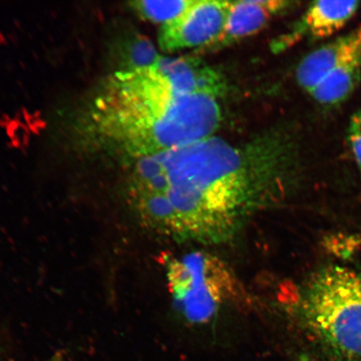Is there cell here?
<instances>
[{"label": "cell", "mask_w": 361, "mask_h": 361, "mask_svg": "<svg viewBox=\"0 0 361 361\" xmlns=\"http://www.w3.org/2000/svg\"><path fill=\"white\" fill-rule=\"evenodd\" d=\"M219 137L138 158L130 201L144 226L173 242L233 240L257 214L287 196L290 161Z\"/></svg>", "instance_id": "obj_1"}, {"label": "cell", "mask_w": 361, "mask_h": 361, "mask_svg": "<svg viewBox=\"0 0 361 361\" xmlns=\"http://www.w3.org/2000/svg\"><path fill=\"white\" fill-rule=\"evenodd\" d=\"M114 87L109 124L137 159L213 137L219 128L218 97L178 93L151 68L121 71Z\"/></svg>", "instance_id": "obj_2"}, {"label": "cell", "mask_w": 361, "mask_h": 361, "mask_svg": "<svg viewBox=\"0 0 361 361\" xmlns=\"http://www.w3.org/2000/svg\"><path fill=\"white\" fill-rule=\"evenodd\" d=\"M309 361H361V267L327 265L311 275L299 301Z\"/></svg>", "instance_id": "obj_3"}, {"label": "cell", "mask_w": 361, "mask_h": 361, "mask_svg": "<svg viewBox=\"0 0 361 361\" xmlns=\"http://www.w3.org/2000/svg\"><path fill=\"white\" fill-rule=\"evenodd\" d=\"M166 279L176 308L188 322L205 324L237 293L231 269L218 257L196 250L166 262Z\"/></svg>", "instance_id": "obj_4"}, {"label": "cell", "mask_w": 361, "mask_h": 361, "mask_svg": "<svg viewBox=\"0 0 361 361\" xmlns=\"http://www.w3.org/2000/svg\"><path fill=\"white\" fill-rule=\"evenodd\" d=\"M231 4L218 0H195L178 19L161 26L159 44L162 51L174 52L219 42Z\"/></svg>", "instance_id": "obj_5"}, {"label": "cell", "mask_w": 361, "mask_h": 361, "mask_svg": "<svg viewBox=\"0 0 361 361\" xmlns=\"http://www.w3.org/2000/svg\"><path fill=\"white\" fill-rule=\"evenodd\" d=\"M150 67L178 93L218 97L223 92L224 84L220 76L200 59L160 56Z\"/></svg>", "instance_id": "obj_6"}, {"label": "cell", "mask_w": 361, "mask_h": 361, "mask_svg": "<svg viewBox=\"0 0 361 361\" xmlns=\"http://www.w3.org/2000/svg\"><path fill=\"white\" fill-rule=\"evenodd\" d=\"M360 53L361 25L305 56L297 68L298 83L310 93L338 66Z\"/></svg>", "instance_id": "obj_7"}, {"label": "cell", "mask_w": 361, "mask_h": 361, "mask_svg": "<svg viewBox=\"0 0 361 361\" xmlns=\"http://www.w3.org/2000/svg\"><path fill=\"white\" fill-rule=\"evenodd\" d=\"M288 3L279 0H241L232 2L224 33L218 42H228L258 32L273 13Z\"/></svg>", "instance_id": "obj_8"}, {"label": "cell", "mask_w": 361, "mask_h": 361, "mask_svg": "<svg viewBox=\"0 0 361 361\" xmlns=\"http://www.w3.org/2000/svg\"><path fill=\"white\" fill-rule=\"evenodd\" d=\"M360 2L316 1L309 7L304 27L314 39H326L347 25L359 10Z\"/></svg>", "instance_id": "obj_9"}, {"label": "cell", "mask_w": 361, "mask_h": 361, "mask_svg": "<svg viewBox=\"0 0 361 361\" xmlns=\"http://www.w3.org/2000/svg\"><path fill=\"white\" fill-rule=\"evenodd\" d=\"M361 80V53L338 66L310 94L320 105L332 107L345 102Z\"/></svg>", "instance_id": "obj_10"}, {"label": "cell", "mask_w": 361, "mask_h": 361, "mask_svg": "<svg viewBox=\"0 0 361 361\" xmlns=\"http://www.w3.org/2000/svg\"><path fill=\"white\" fill-rule=\"evenodd\" d=\"M195 0H173V1H137L133 3L135 10L147 20L162 25L173 22L182 16Z\"/></svg>", "instance_id": "obj_11"}, {"label": "cell", "mask_w": 361, "mask_h": 361, "mask_svg": "<svg viewBox=\"0 0 361 361\" xmlns=\"http://www.w3.org/2000/svg\"><path fill=\"white\" fill-rule=\"evenodd\" d=\"M121 49V56L126 67L124 72L145 69L154 65L160 58L154 45L143 36L130 39Z\"/></svg>", "instance_id": "obj_12"}, {"label": "cell", "mask_w": 361, "mask_h": 361, "mask_svg": "<svg viewBox=\"0 0 361 361\" xmlns=\"http://www.w3.org/2000/svg\"><path fill=\"white\" fill-rule=\"evenodd\" d=\"M349 142L361 180V109L351 117L348 130Z\"/></svg>", "instance_id": "obj_13"}]
</instances>
